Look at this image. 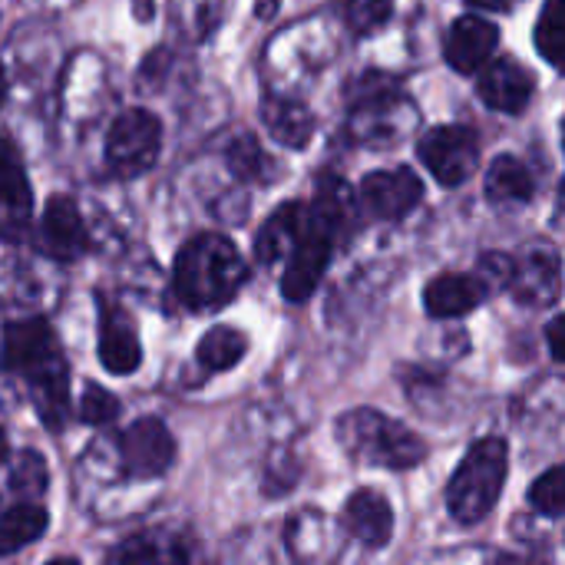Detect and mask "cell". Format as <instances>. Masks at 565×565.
Wrapping results in <instances>:
<instances>
[{
    "label": "cell",
    "mask_w": 565,
    "mask_h": 565,
    "mask_svg": "<svg viewBox=\"0 0 565 565\" xmlns=\"http://www.w3.org/2000/svg\"><path fill=\"white\" fill-rule=\"evenodd\" d=\"M358 218L354 192L338 175H321L315 185V199L305 205L301 232L295 248L288 252V268L281 275V295L291 305H305L328 271L334 248L351 235Z\"/></svg>",
    "instance_id": "6da1fadb"
},
{
    "label": "cell",
    "mask_w": 565,
    "mask_h": 565,
    "mask_svg": "<svg viewBox=\"0 0 565 565\" xmlns=\"http://www.w3.org/2000/svg\"><path fill=\"white\" fill-rule=\"evenodd\" d=\"M0 367L26 377L36 411L50 430L66 424V387H70V371L60 354L56 334L43 318H26L13 321L3 328L0 341Z\"/></svg>",
    "instance_id": "7a4b0ae2"
},
{
    "label": "cell",
    "mask_w": 565,
    "mask_h": 565,
    "mask_svg": "<svg viewBox=\"0 0 565 565\" xmlns=\"http://www.w3.org/2000/svg\"><path fill=\"white\" fill-rule=\"evenodd\" d=\"M248 281L242 252L222 235H195L175 255L172 288L189 311H218Z\"/></svg>",
    "instance_id": "3957f363"
},
{
    "label": "cell",
    "mask_w": 565,
    "mask_h": 565,
    "mask_svg": "<svg viewBox=\"0 0 565 565\" xmlns=\"http://www.w3.org/2000/svg\"><path fill=\"white\" fill-rule=\"evenodd\" d=\"M334 430H338V444L354 463L411 470L427 460V440L420 434L371 407H354L341 414Z\"/></svg>",
    "instance_id": "277c9868"
},
{
    "label": "cell",
    "mask_w": 565,
    "mask_h": 565,
    "mask_svg": "<svg viewBox=\"0 0 565 565\" xmlns=\"http://www.w3.org/2000/svg\"><path fill=\"white\" fill-rule=\"evenodd\" d=\"M507 470H510L507 440L500 437L477 440L450 477V487H447L450 516L463 526H477L480 520H487L493 507L500 503Z\"/></svg>",
    "instance_id": "5b68a950"
},
{
    "label": "cell",
    "mask_w": 565,
    "mask_h": 565,
    "mask_svg": "<svg viewBox=\"0 0 565 565\" xmlns=\"http://www.w3.org/2000/svg\"><path fill=\"white\" fill-rule=\"evenodd\" d=\"M162 152V122L149 109H126L106 132V162L116 175L132 179L156 166Z\"/></svg>",
    "instance_id": "8992f818"
},
{
    "label": "cell",
    "mask_w": 565,
    "mask_h": 565,
    "mask_svg": "<svg viewBox=\"0 0 565 565\" xmlns=\"http://www.w3.org/2000/svg\"><path fill=\"white\" fill-rule=\"evenodd\" d=\"M417 156L440 185L457 189L480 166V139L470 126H434L417 142Z\"/></svg>",
    "instance_id": "52a82bcc"
},
{
    "label": "cell",
    "mask_w": 565,
    "mask_h": 565,
    "mask_svg": "<svg viewBox=\"0 0 565 565\" xmlns=\"http://www.w3.org/2000/svg\"><path fill=\"white\" fill-rule=\"evenodd\" d=\"M33 225V189L23 156L10 136L0 132V242H23Z\"/></svg>",
    "instance_id": "ba28073f"
},
{
    "label": "cell",
    "mask_w": 565,
    "mask_h": 565,
    "mask_svg": "<svg viewBox=\"0 0 565 565\" xmlns=\"http://www.w3.org/2000/svg\"><path fill=\"white\" fill-rule=\"evenodd\" d=\"M119 457L129 477L156 480L175 463V437L162 420L142 417L119 437Z\"/></svg>",
    "instance_id": "9c48e42d"
},
{
    "label": "cell",
    "mask_w": 565,
    "mask_h": 565,
    "mask_svg": "<svg viewBox=\"0 0 565 565\" xmlns=\"http://www.w3.org/2000/svg\"><path fill=\"white\" fill-rule=\"evenodd\" d=\"M361 205L367 209V215L381 218V222H397L404 215H411L420 199H424V182L414 169L407 166H394V169H377L371 175H364L361 182Z\"/></svg>",
    "instance_id": "30bf717a"
},
{
    "label": "cell",
    "mask_w": 565,
    "mask_h": 565,
    "mask_svg": "<svg viewBox=\"0 0 565 565\" xmlns=\"http://www.w3.org/2000/svg\"><path fill=\"white\" fill-rule=\"evenodd\" d=\"M559 255L550 245H530L520 258H513L507 291L526 308H546L559 298L563 275Z\"/></svg>",
    "instance_id": "8fae6325"
},
{
    "label": "cell",
    "mask_w": 565,
    "mask_h": 565,
    "mask_svg": "<svg viewBox=\"0 0 565 565\" xmlns=\"http://www.w3.org/2000/svg\"><path fill=\"white\" fill-rule=\"evenodd\" d=\"M36 242L40 252L53 262H76L89 248V232L86 222L70 195H50L36 225Z\"/></svg>",
    "instance_id": "7c38bea8"
},
{
    "label": "cell",
    "mask_w": 565,
    "mask_h": 565,
    "mask_svg": "<svg viewBox=\"0 0 565 565\" xmlns=\"http://www.w3.org/2000/svg\"><path fill=\"white\" fill-rule=\"evenodd\" d=\"M477 73H480L477 93L490 109H497V113H523L530 106L533 89H536V76L520 60H513V56H503L497 63L487 60Z\"/></svg>",
    "instance_id": "4fadbf2b"
},
{
    "label": "cell",
    "mask_w": 565,
    "mask_h": 565,
    "mask_svg": "<svg viewBox=\"0 0 565 565\" xmlns=\"http://www.w3.org/2000/svg\"><path fill=\"white\" fill-rule=\"evenodd\" d=\"M497 43H500L497 23L480 17V13H467V17L454 20V26L447 33V43H444V53H447V63L457 73L470 76L493 56Z\"/></svg>",
    "instance_id": "5bb4252c"
},
{
    "label": "cell",
    "mask_w": 565,
    "mask_h": 565,
    "mask_svg": "<svg viewBox=\"0 0 565 565\" xmlns=\"http://www.w3.org/2000/svg\"><path fill=\"white\" fill-rule=\"evenodd\" d=\"M344 533L361 543L364 550H384L394 536V510L391 503L374 490H358L341 513Z\"/></svg>",
    "instance_id": "9a60e30c"
},
{
    "label": "cell",
    "mask_w": 565,
    "mask_h": 565,
    "mask_svg": "<svg viewBox=\"0 0 565 565\" xmlns=\"http://www.w3.org/2000/svg\"><path fill=\"white\" fill-rule=\"evenodd\" d=\"M99 361L109 374L119 377L139 371L142 364V344L132 321L109 301H99Z\"/></svg>",
    "instance_id": "2e32d148"
},
{
    "label": "cell",
    "mask_w": 565,
    "mask_h": 565,
    "mask_svg": "<svg viewBox=\"0 0 565 565\" xmlns=\"http://www.w3.org/2000/svg\"><path fill=\"white\" fill-rule=\"evenodd\" d=\"M490 291L483 288V281L477 275H457V271H447L440 278H434L427 288H424V308L430 318H463L470 315L473 308H480V301L487 298Z\"/></svg>",
    "instance_id": "e0dca14e"
},
{
    "label": "cell",
    "mask_w": 565,
    "mask_h": 565,
    "mask_svg": "<svg viewBox=\"0 0 565 565\" xmlns=\"http://www.w3.org/2000/svg\"><path fill=\"white\" fill-rule=\"evenodd\" d=\"M262 122L265 129L275 136V142L288 146V149H305L318 129L315 113L298 103V99H285V96H265L262 103Z\"/></svg>",
    "instance_id": "ac0fdd59"
},
{
    "label": "cell",
    "mask_w": 565,
    "mask_h": 565,
    "mask_svg": "<svg viewBox=\"0 0 565 565\" xmlns=\"http://www.w3.org/2000/svg\"><path fill=\"white\" fill-rule=\"evenodd\" d=\"M351 126H358V136L367 146H394L414 126V106L401 96L394 103L351 109Z\"/></svg>",
    "instance_id": "d6986e66"
},
{
    "label": "cell",
    "mask_w": 565,
    "mask_h": 565,
    "mask_svg": "<svg viewBox=\"0 0 565 565\" xmlns=\"http://www.w3.org/2000/svg\"><path fill=\"white\" fill-rule=\"evenodd\" d=\"M301 218H305V205L301 202H285V205H278L265 218V225L255 235V258H258V265H275V262L288 258V252L298 242Z\"/></svg>",
    "instance_id": "ffe728a7"
},
{
    "label": "cell",
    "mask_w": 565,
    "mask_h": 565,
    "mask_svg": "<svg viewBox=\"0 0 565 565\" xmlns=\"http://www.w3.org/2000/svg\"><path fill=\"white\" fill-rule=\"evenodd\" d=\"M483 192L493 205H526L536 192V182L516 156H497L487 166Z\"/></svg>",
    "instance_id": "44dd1931"
},
{
    "label": "cell",
    "mask_w": 565,
    "mask_h": 565,
    "mask_svg": "<svg viewBox=\"0 0 565 565\" xmlns=\"http://www.w3.org/2000/svg\"><path fill=\"white\" fill-rule=\"evenodd\" d=\"M189 556L192 553L182 540H175L166 530H149V533H136L122 546H116L109 553V563H189Z\"/></svg>",
    "instance_id": "7402d4cb"
},
{
    "label": "cell",
    "mask_w": 565,
    "mask_h": 565,
    "mask_svg": "<svg viewBox=\"0 0 565 565\" xmlns=\"http://www.w3.org/2000/svg\"><path fill=\"white\" fill-rule=\"evenodd\" d=\"M50 526L46 510L36 500H20L17 507L0 513V556H13L33 546Z\"/></svg>",
    "instance_id": "603a6c76"
},
{
    "label": "cell",
    "mask_w": 565,
    "mask_h": 565,
    "mask_svg": "<svg viewBox=\"0 0 565 565\" xmlns=\"http://www.w3.org/2000/svg\"><path fill=\"white\" fill-rule=\"evenodd\" d=\"M245 351H248V338L232 324H218L202 334L195 348V361L205 374H222V371H232L245 358Z\"/></svg>",
    "instance_id": "cb8c5ba5"
},
{
    "label": "cell",
    "mask_w": 565,
    "mask_h": 565,
    "mask_svg": "<svg viewBox=\"0 0 565 565\" xmlns=\"http://www.w3.org/2000/svg\"><path fill=\"white\" fill-rule=\"evenodd\" d=\"M225 162L232 169V175L238 182L248 185H265L275 179V159L265 152V146L255 136H238L228 149H225Z\"/></svg>",
    "instance_id": "d4e9b609"
},
{
    "label": "cell",
    "mask_w": 565,
    "mask_h": 565,
    "mask_svg": "<svg viewBox=\"0 0 565 565\" xmlns=\"http://www.w3.org/2000/svg\"><path fill=\"white\" fill-rule=\"evenodd\" d=\"M7 487L13 497L20 500H36L46 493L50 487V470H46V460L36 454V450H20L10 463V477H7Z\"/></svg>",
    "instance_id": "484cf974"
},
{
    "label": "cell",
    "mask_w": 565,
    "mask_h": 565,
    "mask_svg": "<svg viewBox=\"0 0 565 565\" xmlns=\"http://www.w3.org/2000/svg\"><path fill=\"white\" fill-rule=\"evenodd\" d=\"M222 17H225V0H179L175 3V23L195 43L209 40L212 30L222 23Z\"/></svg>",
    "instance_id": "4316f807"
},
{
    "label": "cell",
    "mask_w": 565,
    "mask_h": 565,
    "mask_svg": "<svg viewBox=\"0 0 565 565\" xmlns=\"http://www.w3.org/2000/svg\"><path fill=\"white\" fill-rule=\"evenodd\" d=\"M533 36H536V50L543 53V60L550 63V66H563V56H565V7L563 0H546V7H543V13H540V20H536V30H533Z\"/></svg>",
    "instance_id": "83f0119b"
},
{
    "label": "cell",
    "mask_w": 565,
    "mask_h": 565,
    "mask_svg": "<svg viewBox=\"0 0 565 565\" xmlns=\"http://www.w3.org/2000/svg\"><path fill=\"white\" fill-rule=\"evenodd\" d=\"M401 96H404V93H401V83H397L394 76L371 70V73H361V76L351 83V89H348V106H351V109H367V106L394 103V99H401Z\"/></svg>",
    "instance_id": "f1b7e54d"
},
{
    "label": "cell",
    "mask_w": 565,
    "mask_h": 565,
    "mask_svg": "<svg viewBox=\"0 0 565 565\" xmlns=\"http://www.w3.org/2000/svg\"><path fill=\"white\" fill-rule=\"evenodd\" d=\"M530 507L546 520H559L565 513V470L553 467L530 487Z\"/></svg>",
    "instance_id": "f546056e"
},
{
    "label": "cell",
    "mask_w": 565,
    "mask_h": 565,
    "mask_svg": "<svg viewBox=\"0 0 565 565\" xmlns=\"http://www.w3.org/2000/svg\"><path fill=\"white\" fill-rule=\"evenodd\" d=\"M122 404L116 394H109L106 387L99 384H86L83 387V397H79V420L89 424V427H106L119 417Z\"/></svg>",
    "instance_id": "4dcf8cb0"
},
{
    "label": "cell",
    "mask_w": 565,
    "mask_h": 565,
    "mask_svg": "<svg viewBox=\"0 0 565 565\" xmlns=\"http://www.w3.org/2000/svg\"><path fill=\"white\" fill-rule=\"evenodd\" d=\"M394 17V0H348V26L358 36L381 30Z\"/></svg>",
    "instance_id": "1f68e13d"
},
{
    "label": "cell",
    "mask_w": 565,
    "mask_h": 565,
    "mask_svg": "<svg viewBox=\"0 0 565 565\" xmlns=\"http://www.w3.org/2000/svg\"><path fill=\"white\" fill-rule=\"evenodd\" d=\"M563 331H565L563 318H553V321H550V331H546V338H550V351H553V361H563L565 358Z\"/></svg>",
    "instance_id": "d6a6232c"
},
{
    "label": "cell",
    "mask_w": 565,
    "mask_h": 565,
    "mask_svg": "<svg viewBox=\"0 0 565 565\" xmlns=\"http://www.w3.org/2000/svg\"><path fill=\"white\" fill-rule=\"evenodd\" d=\"M470 7H477V10H507L510 7V0H467Z\"/></svg>",
    "instance_id": "836d02e7"
},
{
    "label": "cell",
    "mask_w": 565,
    "mask_h": 565,
    "mask_svg": "<svg viewBox=\"0 0 565 565\" xmlns=\"http://www.w3.org/2000/svg\"><path fill=\"white\" fill-rule=\"evenodd\" d=\"M136 17L139 20H152V0H136Z\"/></svg>",
    "instance_id": "e575fe53"
},
{
    "label": "cell",
    "mask_w": 565,
    "mask_h": 565,
    "mask_svg": "<svg viewBox=\"0 0 565 565\" xmlns=\"http://www.w3.org/2000/svg\"><path fill=\"white\" fill-rule=\"evenodd\" d=\"M7 457H10V440H7V434L0 430V463H3Z\"/></svg>",
    "instance_id": "d590c367"
},
{
    "label": "cell",
    "mask_w": 565,
    "mask_h": 565,
    "mask_svg": "<svg viewBox=\"0 0 565 565\" xmlns=\"http://www.w3.org/2000/svg\"><path fill=\"white\" fill-rule=\"evenodd\" d=\"M3 89H7V79H3V66H0V99H3Z\"/></svg>",
    "instance_id": "8d00e7d4"
}]
</instances>
